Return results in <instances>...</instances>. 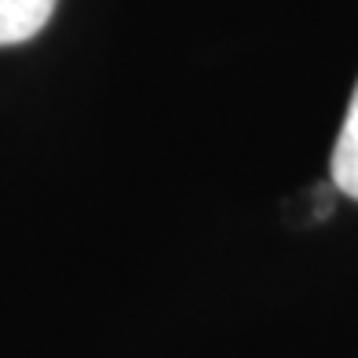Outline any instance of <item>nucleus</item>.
<instances>
[{
  "label": "nucleus",
  "mask_w": 358,
  "mask_h": 358,
  "mask_svg": "<svg viewBox=\"0 0 358 358\" xmlns=\"http://www.w3.org/2000/svg\"><path fill=\"white\" fill-rule=\"evenodd\" d=\"M329 179L340 194L358 201V85L351 92V103L340 124V136L333 146V161H329Z\"/></svg>",
  "instance_id": "nucleus-1"
},
{
  "label": "nucleus",
  "mask_w": 358,
  "mask_h": 358,
  "mask_svg": "<svg viewBox=\"0 0 358 358\" xmlns=\"http://www.w3.org/2000/svg\"><path fill=\"white\" fill-rule=\"evenodd\" d=\"M59 0H0V48L22 44L48 26Z\"/></svg>",
  "instance_id": "nucleus-2"
}]
</instances>
